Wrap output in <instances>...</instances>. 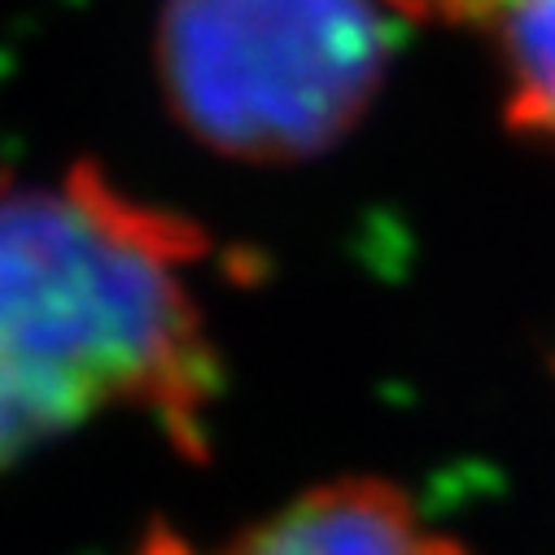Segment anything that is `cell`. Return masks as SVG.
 <instances>
[{
	"label": "cell",
	"mask_w": 555,
	"mask_h": 555,
	"mask_svg": "<svg viewBox=\"0 0 555 555\" xmlns=\"http://www.w3.org/2000/svg\"><path fill=\"white\" fill-rule=\"evenodd\" d=\"M206 258L193 219L92 163L0 180V473L122 411L206 455L223 376L197 289Z\"/></svg>",
	"instance_id": "cell-1"
},
{
	"label": "cell",
	"mask_w": 555,
	"mask_h": 555,
	"mask_svg": "<svg viewBox=\"0 0 555 555\" xmlns=\"http://www.w3.org/2000/svg\"><path fill=\"white\" fill-rule=\"evenodd\" d=\"M380 0H163L154 75L197 145L249 167L328 154L389 70Z\"/></svg>",
	"instance_id": "cell-2"
},
{
	"label": "cell",
	"mask_w": 555,
	"mask_h": 555,
	"mask_svg": "<svg viewBox=\"0 0 555 555\" xmlns=\"http://www.w3.org/2000/svg\"><path fill=\"white\" fill-rule=\"evenodd\" d=\"M393 18L406 23H442V27H477L486 31L516 0H380Z\"/></svg>",
	"instance_id": "cell-5"
},
{
	"label": "cell",
	"mask_w": 555,
	"mask_h": 555,
	"mask_svg": "<svg viewBox=\"0 0 555 555\" xmlns=\"http://www.w3.org/2000/svg\"><path fill=\"white\" fill-rule=\"evenodd\" d=\"M145 555H202L184 542L154 538ZM206 555H473L438 529L415 499L380 477L320 481L254 525L236 529Z\"/></svg>",
	"instance_id": "cell-3"
},
{
	"label": "cell",
	"mask_w": 555,
	"mask_h": 555,
	"mask_svg": "<svg viewBox=\"0 0 555 555\" xmlns=\"http://www.w3.org/2000/svg\"><path fill=\"white\" fill-rule=\"evenodd\" d=\"M507 131L555 154V0H516L486 27Z\"/></svg>",
	"instance_id": "cell-4"
}]
</instances>
